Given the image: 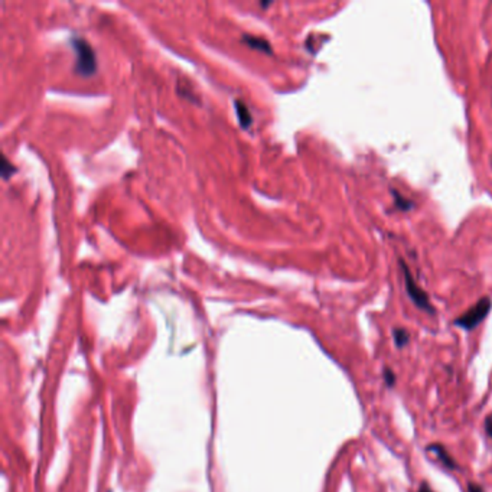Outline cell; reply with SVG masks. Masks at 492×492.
<instances>
[{"label": "cell", "mask_w": 492, "mask_h": 492, "mask_svg": "<svg viewBox=\"0 0 492 492\" xmlns=\"http://www.w3.org/2000/svg\"><path fill=\"white\" fill-rule=\"evenodd\" d=\"M391 192H392V195H395V196H392V200H395V207L397 209H400V211H410V209H412V207H413L412 201L406 200L400 192H397L395 189H391Z\"/></svg>", "instance_id": "obj_7"}, {"label": "cell", "mask_w": 492, "mask_h": 492, "mask_svg": "<svg viewBox=\"0 0 492 492\" xmlns=\"http://www.w3.org/2000/svg\"><path fill=\"white\" fill-rule=\"evenodd\" d=\"M71 44L74 46V51L77 54L75 62V73L83 77H90L97 70V59L95 53L91 45L83 38H73Z\"/></svg>", "instance_id": "obj_1"}, {"label": "cell", "mask_w": 492, "mask_h": 492, "mask_svg": "<svg viewBox=\"0 0 492 492\" xmlns=\"http://www.w3.org/2000/svg\"><path fill=\"white\" fill-rule=\"evenodd\" d=\"M236 111H237V116H238L240 124H241L244 129H247V127L252 124V122H253L247 106H245L244 103H241V102L237 100V102H236Z\"/></svg>", "instance_id": "obj_6"}, {"label": "cell", "mask_w": 492, "mask_h": 492, "mask_svg": "<svg viewBox=\"0 0 492 492\" xmlns=\"http://www.w3.org/2000/svg\"><path fill=\"white\" fill-rule=\"evenodd\" d=\"M492 306V302L489 298H482L477 303H475L471 309H468L464 315L459 316L455 321V325L464 328L466 331H472L477 328L489 314Z\"/></svg>", "instance_id": "obj_2"}, {"label": "cell", "mask_w": 492, "mask_h": 492, "mask_svg": "<svg viewBox=\"0 0 492 492\" xmlns=\"http://www.w3.org/2000/svg\"><path fill=\"white\" fill-rule=\"evenodd\" d=\"M400 263H401V270H403V274H404L406 290L408 293L410 299H412V302L419 309H423V310H426V312H429V314H435V309L430 305L428 294H426V292L415 282V278H413L412 273H410V270H408V267H407V265L404 263V261H400Z\"/></svg>", "instance_id": "obj_3"}, {"label": "cell", "mask_w": 492, "mask_h": 492, "mask_svg": "<svg viewBox=\"0 0 492 492\" xmlns=\"http://www.w3.org/2000/svg\"><path fill=\"white\" fill-rule=\"evenodd\" d=\"M15 171H16L15 167L6 159V156H2V167H0V173H2V178L9 179Z\"/></svg>", "instance_id": "obj_9"}, {"label": "cell", "mask_w": 492, "mask_h": 492, "mask_svg": "<svg viewBox=\"0 0 492 492\" xmlns=\"http://www.w3.org/2000/svg\"><path fill=\"white\" fill-rule=\"evenodd\" d=\"M468 492H484V489H482L480 485L469 484V485H468Z\"/></svg>", "instance_id": "obj_12"}, {"label": "cell", "mask_w": 492, "mask_h": 492, "mask_svg": "<svg viewBox=\"0 0 492 492\" xmlns=\"http://www.w3.org/2000/svg\"><path fill=\"white\" fill-rule=\"evenodd\" d=\"M429 451H432V452L437 456L439 461H440L442 464H444L446 468H449V469H456L455 461L451 457V455L446 452V449H445L444 446L435 444V445H430V446H429Z\"/></svg>", "instance_id": "obj_4"}, {"label": "cell", "mask_w": 492, "mask_h": 492, "mask_svg": "<svg viewBox=\"0 0 492 492\" xmlns=\"http://www.w3.org/2000/svg\"><path fill=\"white\" fill-rule=\"evenodd\" d=\"M243 41L247 44L249 46L254 48V49H258V51L261 53H269L272 54V48H270V44L266 41V39H261V38H257V37H252V35H244L243 37Z\"/></svg>", "instance_id": "obj_5"}, {"label": "cell", "mask_w": 492, "mask_h": 492, "mask_svg": "<svg viewBox=\"0 0 492 492\" xmlns=\"http://www.w3.org/2000/svg\"><path fill=\"white\" fill-rule=\"evenodd\" d=\"M392 337H395V342H396L397 348H404L410 341V334H408V331L404 330V328H396V330L392 331Z\"/></svg>", "instance_id": "obj_8"}, {"label": "cell", "mask_w": 492, "mask_h": 492, "mask_svg": "<svg viewBox=\"0 0 492 492\" xmlns=\"http://www.w3.org/2000/svg\"><path fill=\"white\" fill-rule=\"evenodd\" d=\"M485 430L489 436H492V415L486 417V422H485Z\"/></svg>", "instance_id": "obj_11"}, {"label": "cell", "mask_w": 492, "mask_h": 492, "mask_svg": "<svg viewBox=\"0 0 492 492\" xmlns=\"http://www.w3.org/2000/svg\"><path fill=\"white\" fill-rule=\"evenodd\" d=\"M419 492H433V491H432V488H430L428 484H423V485L420 486Z\"/></svg>", "instance_id": "obj_13"}, {"label": "cell", "mask_w": 492, "mask_h": 492, "mask_svg": "<svg viewBox=\"0 0 492 492\" xmlns=\"http://www.w3.org/2000/svg\"><path fill=\"white\" fill-rule=\"evenodd\" d=\"M384 380H386V383H387L388 387H392V386H395V383H396V375H395V372H392L390 368H386V370H384Z\"/></svg>", "instance_id": "obj_10"}]
</instances>
